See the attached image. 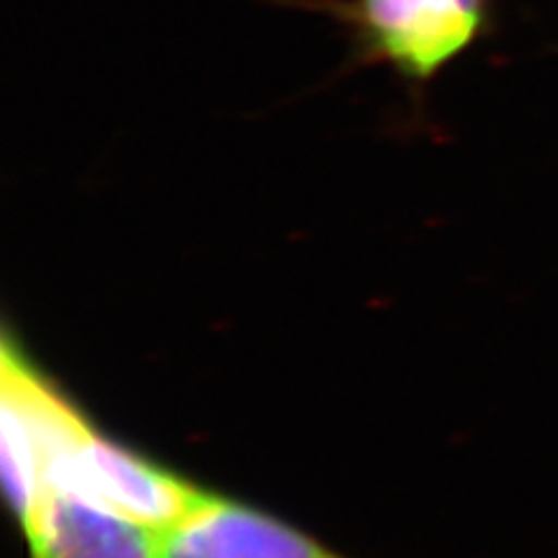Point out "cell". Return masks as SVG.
<instances>
[{"instance_id":"277c9868","label":"cell","mask_w":558,"mask_h":558,"mask_svg":"<svg viewBox=\"0 0 558 558\" xmlns=\"http://www.w3.org/2000/svg\"><path fill=\"white\" fill-rule=\"evenodd\" d=\"M33 558H161V533L63 488H47L24 529Z\"/></svg>"},{"instance_id":"6da1fadb","label":"cell","mask_w":558,"mask_h":558,"mask_svg":"<svg viewBox=\"0 0 558 558\" xmlns=\"http://www.w3.org/2000/svg\"><path fill=\"white\" fill-rule=\"evenodd\" d=\"M344 20L363 59L428 84L482 38L488 0H354Z\"/></svg>"},{"instance_id":"5b68a950","label":"cell","mask_w":558,"mask_h":558,"mask_svg":"<svg viewBox=\"0 0 558 558\" xmlns=\"http://www.w3.org/2000/svg\"><path fill=\"white\" fill-rule=\"evenodd\" d=\"M161 558H340L287 523L247 505L209 496L161 533Z\"/></svg>"},{"instance_id":"3957f363","label":"cell","mask_w":558,"mask_h":558,"mask_svg":"<svg viewBox=\"0 0 558 558\" xmlns=\"http://www.w3.org/2000/svg\"><path fill=\"white\" fill-rule=\"evenodd\" d=\"M3 477L22 529L45 494V468L86 426L82 414L35 373L20 349L3 342Z\"/></svg>"},{"instance_id":"7a4b0ae2","label":"cell","mask_w":558,"mask_h":558,"mask_svg":"<svg viewBox=\"0 0 558 558\" xmlns=\"http://www.w3.org/2000/svg\"><path fill=\"white\" fill-rule=\"evenodd\" d=\"M47 488H63L166 533L194 514L209 494L84 426L45 470Z\"/></svg>"}]
</instances>
